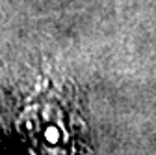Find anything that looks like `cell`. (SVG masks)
<instances>
[{"instance_id":"6da1fadb","label":"cell","mask_w":156,"mask_h":155,"mask_svg":"<svg viewBox=\"0 0 156 155\" xmlns=\"http://www.w3.org/2000/svg\"><path fill=\"white\" fill-rule=\"evenodd\" d=\"M47 137H48V140H56V138H58V131L52 129V127L47 129Z\"/></svg>"}]
</instances>
